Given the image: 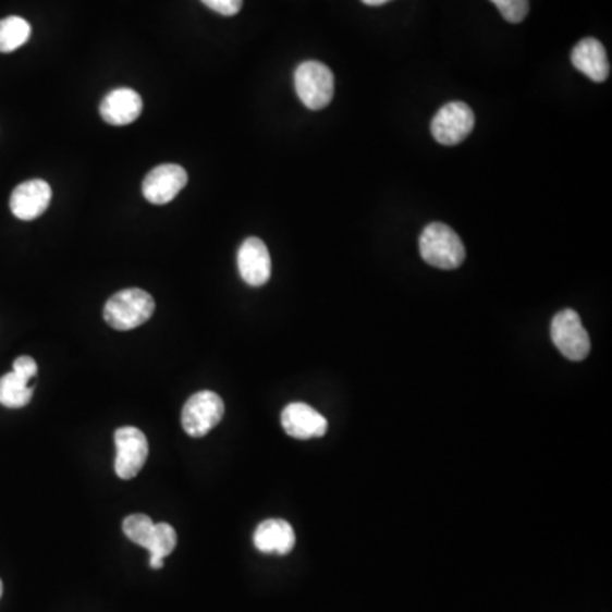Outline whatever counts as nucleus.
<instances>
[{
	"instance_id": "nucleus-1",
	"label": "nucleus",
	"mask_w": 612,
	"mask_h": 612,
	"mask_svg": "<svg viewBox=\"0 0 612 612\" xmlns=\"http://www.w3.org/2000/svg\"><path fill=\"white\" fill-rule=\"evenodd\" d=\"M420 256L432 268L451 271L465 262L466 250L462 238L444 223H430L419 242Z\"/></svg>"
},
{
	"instance_id": "nucleus-2",
	"label": "nucleus",
	"mask_w": 612,
	"mask_h": 612,
	"mask_svg": "<svg viewBox=\"0 0 612 612\" xmlns=\"http://www.w3.org/2000/svg\"><path fill=\"white\" fill-rule=\"evenodd\" d=\"M156 311V302L140 287H130L111 296L105 306V320L117 330L144 326Z\"/></svg>"
},
{
	"instance_id": "nucleus-3",
	"label": "nucleus",
	"mask_w": 612,
	"mask_h": 612,
	"mask_svg": "<svg viewBox=\"0 0 612 612\" xmlns=\"http://www.w3.org/2000/svg\"><path fill=\"white\" fill-rule=\"evenodd\" d=\"M295 87L299 101L308 109L327 108L333 99V74L320 62H303L295 72Z\"/></svg>"
},
{
	"instance_id": "nucleus-4",
	"label": "nucleus",
	"mask_w": 612,
	"mask_h": 612,
	"mask_svg": "<svg viewBox=\"0 0 612 612\" xmlns=\"http://www.w3.org/2000/svg\"><path fill=\"white\" fill-rule=\"evenodd\" d=\"M551 341L563 357L584 360L590 353V338L577 311L562 310L551 322Z\"/></svg>"
},
{
	"instance_id": "nucleus-5",
	"label": "nucleus",
	"mask_w": 612,
	"mask_h": 612,
	"mask_svg": "<svg viewBox=\"0 0 612 612\" xmlns=\"http://www.w3.org/2000/svg\"><path fill=\"white\" fill-rule=\"evenodd\" d=\"M225 415V403L213 392L194 393L183 408V427L191 438H203L218 426Z\"/></svg>"
},
{
	"instance_id": "nucleus-6",
	"label": "nucleus",
	"mask_w": 612,
	"mask_h": 612,
	"mask_svg": "<svg viewBox=\"0 0 612 612\" xmlns=\"http://www.w3.org/2000/svg\"><path fill=\"white\" fill-rule=\"evenodd\" d=\"M473 126H475V114L472 108L465 102H450L439 109L430 124V132L439 144L453 147L468 138Z\"/></svg>"
},
{
	"instance_id": "nucleus-7",
	"label": "nucleus",
	"mask_w": 612,
	"mask_h": 612,
	"mask_svg": "<svg viewBox=\"0 0 612 612\" xmlns=\"http://www.w3.org/2000/svg\"><path fill=\"white\" fill-rule=\"evenodd\" d=\"M117 441V469L121 480H132L144 468L148 457V441L136 427H121L114 434Z\"/></svg>"
},
{
	"instance_id": "nucleus-8",
	"label": "nucleus",
	"mask_w": 612,
	"mask_h": 612,
	"mask_svg": "<svg viewBox=\"0 0 612 612\" xmlns=\"http://www.w3.org/2000/svg\"><path fill=\"white\" fill-rule=\"evenodd\" d=\"M187 172L178 163H163L148 172L144 181V196L151 205H167L186 187Z\"/></svg>"
},
{
	"instance_id": "nucleus-9",
	"label": "nucleus",
	"mask_w": 612,
	"mask_h": 612,
	"mask_svg": "<svg viewBox=\"0 0 612 612\" xmlns=\"http://www.w3.org/2000/svg\"><path fill=\"white\" fill-rule=\"evenodd\" d=\"M238 272L248 286L259 287L271 280V254L257 236H250L238 248Z\"/></svg>"
},
{
	"instance_id": "nucleus-10",
	"label": "nucleus",
	"mask_w": 612,
	"mask_h": 612,
	"mask_svg": "<svg viewBox=\"0 0 612 612\" xmlns=\"http://www.w3.org/2000/svg\"><path fill=\"white\" fill-rule=\"evenodd\" d=\"M51 187L44 179H32L12 191L11 211L20 220L32 221L48 210Z\"/></svg>"
},
{
	"instance_id": "nucleus-11",
	"label": "nucleus",
	"mask_w": 612,
	"mask_h": 612,
	"mask_svg": "<svg viewBox=\"0 0 612 612\" xmlns=\"http://www.w3.org/2000/svg\"><path fill=\"white\" fill-rule=\"evenodd\" d=\"M281 424L286 434L295 439L322 438L329 429V423L320 412L306 403H290L281 415Z\"/></svg>"
},
{
	"instance_id": "nucleus-12",
	"label": "nucleus",
	"mask_w": 612,
	"mask_h": 612,
	"mask_svg": "<svg viewBox=\"0 0 612 612\" xmlns=\"http://www.w3.org/2000/svg\"><path fill=\"white\" fill-rule=\"evenodd\" d=\"M142 109H144V101L140 94L133 89H117L105 97L99 113L106 123L124 126L138 120Z\"/></svg>"
},
{
	"instance_id": "nucleus-13",
	"label": "nucleus",
	"mask_w": 612,
	"mask_h": 612,
	"mask_svg": "<svg viewBox=\"0 0 612 612\" xmlns=\"http://www.w3.org/2000/svg\"><path fill=\"white\" fill-rule=\"evenodd\" d=\"M572 63L593 82H604L611 72L604 45L596 38L582 39L580 44L575 45Z\"/></svg>"
},
{
	"instance_id": "nucleus-14",
	"label": "nucleus",
	"mask_w": 612,
	"mask_h": 612,
	"mask_svg": "<svg viewBox=\"0 0 612 612\" xmlns=\"http://www.w3.org/2000/svg\"><path fill=\"white\" fill-rule=\"evenodd\" d=\"M295 542L293 526L284 519L264 521L254 533V544L262 553L287 554L295 548Z\"/></svg>"
},
{
	"instance_id": "nucleus-15",
	"label": "nucleus",
	"mask_w": 612,
	"mask_h": 612,
	"mask_svg": "<svg viewBox=\"0 0 612 612\" xmlns=\"http://www.w3.org/2000/svg\"><path fill=\"white\" fill-rule=\"evenodd\" d=\"M178 535L171 524H154L150 542L147 550L150 551V566L154 570L162 568L163 560L175 550Z\"/></svg>"
},
{
	"instance_id": "nucleus-16",
	"label": "nucleus",
	"mask_w": 612,
	"mask_h": 612,
	"mask_svg": "<svg viewBox=\"0 0 612 612\" xmlns=\"http://www.w3.org/2000/svg\"><path fill=\"white\" fill-rule=\"evenodd\" d=\"M33 388L29 381L17 377L16 372H8L0 378V403L8 408L26 407L32 402Z\"/></svg>"
},
{
	"instance_id": "nucleus-17",
	"label": "nucleus",
	"mask_w": 612,
	"mask_h": 612,
	"mask_svg": "<svg viewBox=\"0 0 612 612\" xmlns=\"http://www.w3.org/2000/svg\"><path fill=\"white\" fill-rule=\"evenodd\" d=\"M32 36V26L20 16L0 21V53H12L23 47Z\"/></svg>"
},
{
	"instance_id": "nucleus-18",
	"label": "nucleus",
	"mask_w": 612,
	"mask_h": 612,
	"mask_svg": "<svg viewBox=\"0 0 612 612\" xmlns=\"http://www.w3.org/2000/svg\"><path fill=\"white\" fill-rule=\"evenodd\" d=\"M151 531H154V521L145 514H133L123 521V533L130 541L147 550L150 542Z\"/></svg>"
},
{
	"instance_id": "nucleus-19",
	"label": "nucleus",
	"mask_w": 612,
	"mask_h": 612,
	"mask_svg": "<svg viewBox=\"0 0 612 612\" xmlns=\"http://www.w3.org/2000/svg\"><path fill=\"white\" fill-rule=\"evenodd\" d=\"M509 23H523L529 14V0H490Z\"/></svg>"
},
{
	"instance_id": "nucleus-20",
	"label": "nucleus",
	"mask_w": 612,
	"mask_h": 612,
	"mask_svg": "<svg viewBox=\"0 0 612 612\" xmlns=\"http://www.w3.org/2000/svg\"><path fill=\"white\" fill-rule=\"evenodd\" d=\"M201 2L221 16H235L244 4V0H201Z\"/></svg>"
},
{
	"instance_id": "nucleus-21",
	"label": "nucleus",
	"mask_w": 612,
	"mask_h": 612,
	"mask_svg": "<svg viewBox=\"0 0 612 612\" xmlns=\"http://www.w3.org/2000/svg\"><path fill=\"white\" fill-rule=\"evenodd\" d=\"M12 371L16 372L17 377L32 381L38 375V365H36V360L33 357L21 356L14 360V369Z\"/></svg>"
},
{
	"instance_id": "nucleus-22",
	"label": "nucleus",
	"mask_w": 612,
	"mask_h": 612,
	"mask_svg": "<svg viewBox=\"0 0 612 612\" xmlns=\"http://www.w3.org/2000/svg\"><path fill=\"white\" fill-rule=\"evenodd\" d=\"M360 2H365L366 5H383L387 2H392V0H360Z\"/></svg>"
},
{
	"instance_id": "nucleus-23",
	"label": "nucleus",
	"mask_w": 612,
	"mask_h": 612,
	"mask_svg": "<svg viewBox=\"0 0 612 612\" xmlns=\"http://www.w3.org/2000/svg\"><path fill=\"white\" fill-rule=\"evenodd\" d=\"M2 590H4V586H2V580H0V597H2Z\"/></svg>"
}]
</instances>
